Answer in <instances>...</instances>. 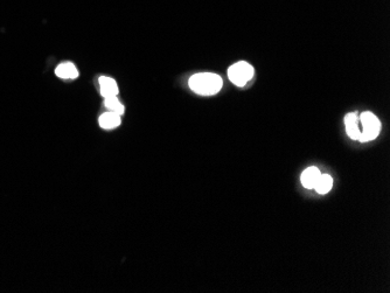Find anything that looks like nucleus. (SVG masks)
Masks as SVG:
<instances>
[{
    "mask_svg": "<svg viewBox=\"0 0 390 293\" xmlns=\"http://www.w3.org/2000/svg\"><path fill=\"white\" fill-rule=\"evenodd\" d=\"M224 81L221 76L213 73L195 74L189 78V88L202 96H212L222 89Z\"/></svg>",
    "mask_w": 390,
    "mask_h": 293,
    "instance_id": "1",
    "label": "nucleus"
},
{
    "mask_svg": "<svg viewBox=\"0 0 390 293\" xmlns=\"http://www.w3.org/2000/svg\"><path fill=\"white\" fill-rule=\"evenodd\" d=\"M362 125V131L360 134L359 141L367 142L375 139L381 132V122L373 112H364L359 117Z\"/></svg>",
    "mask_w": 390,
    "mask_h": 293,
    "instance_id": "2",
    "label": "nucleus"
},
{
    "mask_svg": "<svg viewBox=\"0 0 390 293\" xmlns=\"http://www.w3.org/2000/svg\"><path fill=\"white\" fill-rule=\"evenodd\" d=\"M254 67L245 61L234 63L228 69V77L235 85L244 86L246 83L253 80Z\"/></svg>",
    "mask_w": 390,
    "mask_h": 293,
    "instance_id": "3",
    "label": "nucleus"
},
{
    "mask_svg": "<svg viewBox=\"0 0 390 293\" xmlns=\"http://www.w3.org/2000/svg\"><path fill=\"white\" fill-rule=\"evenodd\" d=\"M360 120L357 117L356 112H351L348 113L347 116L345 117V126H346V131H347L348 137L353 140H359L360 138Z\"/></svg>",
    "mask_w": 390,
    "mask_h": 293,
    "instance_id": "4",
    "label": "nucleus"
},
{
    "mask_svg": "<svg viewBox=\"0 0 390 293\" xmlns=\"http://www.w3.org/2000/svg\"><path fill=\"white\" fill-rule=\"evenodd\" d=\"M320 175H321V173L317 167H309V168H306L304 172H302L300 181L305 188L313 189L314 187H316V185H317L318 180H319Z\"/></svg>",
    "mask_w": 390,
    "mask_h": 293,
    "instance_id": "5",
    "label": "nucleus"
},
{
    "mask_svg": "<svg viewBox=\"0 0 390 293\" xmlns=\"http://www.w3.org/2000/svg\"><path fill=\"white\" fill-rule=\"evenodd\" d=\"M99 86H101V94L103 97L117 96L118 95V85L115 80L106 76L99 77Z\"/></svg>",
    "mask_w": 390,
    "mask_h": 293,
    "instance_id": "6",
    "label": "nucleus"
},
{
    "mask_svg": "<svg viewBox=\"0 0 390 293\" xmlns=\"http://www.w3.org/2000/svg\"><path fill=\"white\" fill-rule=\"evenodd\" d=\"M99 125L105 130H111L121 125V114L116 112H106L99 117Z\"/></svg>",
    "mask_w": 390,
    "mask_h": 293,
    "instance_id": "7",
    "label": "nucleus"
},
{
    "mask_svg": "<svg viewBox=\"0 0 390 293\" xmlns=\"http://www.w3.org/2000/svg\"><path fill=\"white\" fill-rule=\"evenodd\" d=\"M55 74L58 75L59 77L61 78H70V80H74L78 76V71L76 69L75 65H73L71 62H65L60 65L57 70H55Z\"/></svg>",
    "mask_w": 390,
    "mask_h": 293,
    "instance_id": "8",
    "label": "nucleus"
},
{
    "mask_svg": "<svg viewBox=\"0 0 390 293\" xmlns=\"http://www.w3.org/2000/svg\"><path fill=\"white\" fill-rule=\"evenodd\" d=\"M332 186H333L332 177L328 175V174H321L319 180H318L317 182L316 187H314L313 189H316V192L319 194H326L331 191Z\"/></svg>",
    "mask_w": 390,
    "mask_h": 293,
    "instance_id": "9",
    "label": "nucleus"
},
{
    "mask_svg": "<svg viewBox=\"0 0 390 293\" xmlns=\"http://www.w3.org/2000/svg\"><path fill=\"white\" fill-rule=\"evenodd\" d=\"M104 100H105V106L110 110V111L116 112L118 114H121V116L124 113V105L119 102L117 96L105 97Z\"/></svg>",
    "mask_w": 390,
    "mask_h": 293,
    "instance_id": "10",
    "label": "nucleus"
}]
</instances>
